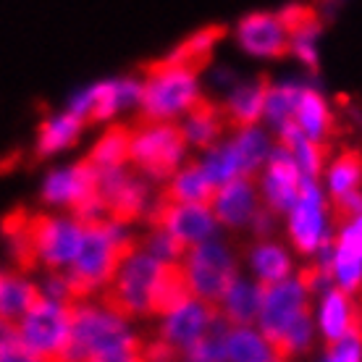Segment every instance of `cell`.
Returning <instances> with one entry per match:
<instances>
[{
    "instance_id": "obj_21",
    "label": "cell",
    "mask_w": 362,
    "mask_h": 362,
    "mask_svg": "<svg viewBox=\"0 0 362 362\" xmlns=\"http://www.w3.org/2000/svg\"><path fill=\"white\" fill-rule=\"evenodd\" d=\"M226 136L236 153L239 171H242V176H250V179H257V173L263 171L268 158H271L276 145H279L276 134L265 124L231 127L226 132Z\"/></svg>"
},
{
    "instance_id": "obj_3",
    "label": "cell",
    "mask_w": 362,
    "mask_h": 362,
    "mask_svg": "<svg viewBox=\"0 0 362 362\" xmlns=\"http://www.w3.org/2000/svg\"><path fill=\"white\" fill-rule=\"evenodd\" d=\"M142 76L118 74L82 84L69 95L66 108L82 116L87 124H116L121 116L139 113L142 108Z\"/></svg>"
},
{
    "instance_id": "obj_33",
    "label": "cell",
    "mask_w": 362,
    "mask_h": 362,
    "mask_svg": "<svg viewBox=\"0 0 362 362\" xmlns=\"http://www.w3.org/2000/svg\"><path fill=\"white\" fill-rule=\"evenodd\" d=\"M250 265H252L255 276L260 281V286H273L279 281H286L291 271V260L286 250L276 242L260 239L250 252Z\"/></svg>"
},
{
    "instance_id": "obj_31",
    "label": "cell",
    "mask_w": 362,
    "mask_h": 362,
    "mask_svg": "<svg viewBox=\"0 0 362 362\" xmlns=\"http://www.w3.org/2000/svg\"><path fill=\"white\" fill-rule=\"evenodd\" d=\"M263 297H265L263 286H255L250 281H236L234 286H231V291L226 294V299H223V305H221V313L228 320V326L247 328L260 317Z\"/></svg>"
},
{
    "instance_id": "obj_5",
    "label": "cell",
    "mask_w": 362,
    "mask_h": 362,
    "mask_svg": "<svg viewBox=\"0 0 362 362\" xmlns=\"http://www.w3.org/2000/svg\"><path fill=\"white\" fill-rule=\"evenodd\" d=\"M71 308V346L64 362H84L98 354H108L116 349H127L139 339L129 331L127 320L110 313L105 305H69Z\"/></svg>"
},
{
    "instance_id": "obj_20",
    "label": "cell",
    "mask_w": 362,
    "mask_h": 362,
    "mask_svg": "<svg viewBox=\"0 0 362 362\" xmlns=\"http://www.w3.org/2000/svg\"><path fill=\"white\" fill-rule=\"evenodd\" d=\"M294 127L302 132L305 136L315 139L320 145H326L328 139L336 132V113L331 100L326 98V92L320 90L313 79H310L297 100V110H294Z\"/></svg>"
},
{
    "instance_id": "obj_17",
    "label": "cell",
    "mask_w": 362,
    "mask_h": 362,
    "mask_svg": "<svg viewBox=\"0 0 362 362\" xmlns=\"http://www.w3.org/2000/svg\"><path fill=\"white\" fill-rule=\"evenodd\" d=\"M260 187L257 179L250 176H239V179L226 181L223 187H218L216 197H213V213H216L218 223L226 228H250L255 213L260 210Z\"/></svg>"
},
{
    "instance_id": "obj_32",
    "label": "cell",
    "mask_w": 362,
    "mask_h": 362,
    "mask_svg": "<svg viewBox=\"0 0 362 362\" xmlns=\"http://www.w3.org/2000/svg\"><path fill=\"white\" fill-rule=\"evenodd\" d=\"M320 21L308 13L299 18L297 24H291V40H289V58L302 69V71L313 74L320 66Z\"/></svg>"
},
{
    "instance_id": "obj_43",
    "label": "cell",
    "mask_w": 362,
    "mask_h": 362,
    "mask_svg": "<svg viewBox=\"0 0 362 362\" xmlns=\"http://www.w3.org/2000/svg\"><path fill=\"white\" fill-rule=\"evenodd\" d=\"M328 352L326 362H362V341L357 336H346L339 344H334Z\"/></svg>"
},
{
    "instance_id": "obj_2",
    "label": "cell",
    "mask_w": 362,
    "mask_h": 362,
    "mask_svg": "<svg viewBox=\"0 0 362 362\" xmlns=\"http://www.w3.org/2000/svg\"><path fill=\"white\" fill-rule=\"evenodd\" d=\"M142 84H145V92H142L139 118H150V121L179 124L194 105L205 100L202 69L173 61L168 55L142 74Z\"/></svg>"
},
{
    "instance_id": "obj_41",
    "label": "cell",
    "mask_w": 362,
    "mask_h": 362,
    "mask_svg": "<svg viewBox=\"0 0 362 362\" xmlns=\"http://www.w3.org/2000/svg\"><path fill=\"white\" fill-rule=\"evenodd\" d=\"M3 362H40L29 349L13 323H3Z\"/></svg>"
},
{
    "instance_id": "obj_23",
    "label": "cell",
    "mask_w": 362,
    "mask_h": 362,
    "mask_svg": "<svg viewBox=\"0 0 362 362\" xmlns=\"http://www.w3.org/2000/svg\"><path fill=\"white\" fill-rule=\"evenodd\" d=\"M194 294L189 271L179 260H163L160 273L155 279L153 297H150V315H171L184 305H189Z\"/></svg>"
},
{
    "instance_id": "obj_25",
    "label": "cell",
    "mask_w": 362,
    "mask_h": 362,
    "mask_svg": "<svg viewBox=\"0 0 362 362\" xmlns=\"http://www.w3.org/2000/svg\"><path fill=\"white\" fill-rule=\"evenodd\" d=\"M310 82L308 71L302 74H284L279 79L268 82L265 92V110L263 124L271 129L273 134H279L284 127H289L294 121V110H297V100L302 87Z\"/></svg>"
},
{
    "instance_id": "obj_39",
    "label": "cell",
    "mask_w": 362,
    "mask_h": 362,
    "mask_svg": "<svg viewBox=\"0 0 362 362\" xmlns=\"http://www.w3.org/2000/svg\"><path fill=\"white\" fill-rule=\"evenodd\" d=\"M139 247H145V252L155 255L158 260H181L192 250L187 242H181L168 228H150V234L145 239H139Z\"/></svg>"
},
{
    "instance_id": "obj_11",
    "label": "cell",
    "mask_w": 362,
    "mask_h": 362,
    "mask_svg": "<svg viewBox=\"0 0 362 362\" xmlns=\"http://www.w3.org/2000/svg\"><path fill=\"white\" fill-rule=\"evenodd\" d=\"M328 221H331V199L317 179H305L299 199L289 210V239L302 255L317 252L328 245Z\"/></svg>"
},
{
    "instance_id": "obj_38",
    "label": "cell",
    "mask_w": 362,
    "mask_h": 362,
    "mask_svg": "<svg viewBox=\"0 0 362 362\" xmlns=\"http://www.w3.org/2000/svg\"><path fill=\"white\" fill-rule=\"evenodd\" d=\"M223 326H228V320L223 317V313L213 320V326H210L208 336L197 341V344L192 346L189 352H184V360L181 362H226V336L221 334Z\"/></svg>"
},
{
    "instance_id": "obj_27",
    "label": "cell",
    "mask_w": 362,
    "mask_h": 362,
    "mask_svg": "<svg viewBox=\"0 0 362 362\" xmlns=\"http://www.w3.org/2000/svg\"><path fill=\"white\" fill-rule=\"evenodd\" d=\"M87 160L98 171L129 165L132 163V129L121 127V124H105V129L92 142Z\"/></svg>"
},
{
    "instance_id": "obj_12",
    "label": "cell",
    "mask_w": 362,
    "mask_h": 362,
    "mask_svg": "<svg viewBox=\"0 0 362 362\" xmlns=\"http://www.w3.org/2000/svg\"><path fill=\"white\" fill-rule=\"evenodd\" d=\"M29 234L40 255V265L45 271H61L64 265L74 263L82 247L84 223L76 218H55L47 213L29 216Z\"/></svg>"
},
{
    "instance_id": "obj_7",
    "label": "cell",
    "mask_w": 362,
    "mask_h": 362,
    "mask_svg": "<svg viewBox=\"0 0 362 362\" xmlns=\"http://www.w3.org/2000/svg\"><path fill=\"white\" fill-rule=\"evenodd\" d=\"M21 341L35 352L40 362H64L71 346V308L45 297L13 323Z\"/></svg>"
},
{
    "instance_id": "obj_14",
    "label": "cell",
    "mask_w": 362,
    "mask_h": 362,
    "mask_svg": "<svg viewBox=\"0 0 362 362\" xmlns=\"http://www.w3.org/2000/svg\"><path fill=\"white\" fill-rule=\"evenodd\" d=\"M302 184H305V173L299 171L294 155L284 145H276L265 168L257 173V187H260L263 202L276 216H289V210L299 199Z\"/></svg>"
},
{
    "instance_id": "obj_9",
    "label": "cell",
    "mask_w": 362,
    "mask_h": 362,
    "mask_svg": "<svg viewBox=\"0 0 362 362\" xmlns=\"http://www.w3.org/2000/svg\"><path fill=\"white\" fill-rule=\"evenodd\" d=\"M187 271L192 286L202 302L221 308L236 281V257L223 242H202L187 255Z\"/></svg>"
},
{
    "instance_id": "obj_18",
    "label": "cell",
    "mask_w": 362,
    "mask_h": 362,
    "mask_svg": "<svg viewBox=\"0 0 362 362\" xmlns=\"http://www.w3.org/2000/svg\"><path fill=\"white\" fill-rule=\"evenodd\" d=\"M218 315H221V308H216V305H208L202 299L189 302L171 315H165V320L158 328V336H163L165 341L179 346L181 352H189L192 346L208 336L210 326Z\"/></svg>"
},
{
    "instance_id": "obj_26",
    "label": "cell",
    "mask_w": 362,
    "mask_h": 362,
    "mask_svg": "<svg viewBox=\"0 0 362 362\" xmlns=\"http://www.w3.org/2000/svg\"><path fill=\"white\" fill-rule=\"evenodd\" d=\"M218 187L210 181V176L205 173V168L199 165V160H187L179 171L173 173L171 179L165 181L163 197H168L171 202H194V205H213Z\"/></svg>"
},
{
    "instance_id": "obj_37",
    "label": "cell",
    "mask_w": 362,
    "mask_h": 362,
    "mask_svg": "<svg viewBox=\"0 0 362 362\" xmlns=\"http://www.w3.org/2000/svg\"><path fill=\"white\" fill-rule=\"evenodd\" d=\"M310 341H313V313L308 310V313H302V315L281 334V339H276L271 344L273 357H279V360L294 357V354H299L302 349H308Z\"/></svg>"
},
{
    "instance_id": "obj_4",
    "label": "cell",
    "mask_w": 362,
    "mask_h": 362,
    "mask_svg": "<svg viewBox=\"0 0 362 362\" xmlns=\"http://www.w3.org/2000/svg\"><path fill=\"white\" fill-rule=\"evenodd\" d=\"M189 145L173 121L142 118L132 129V165L150 181H168L187 163Z\"/></svg>"
},
{
    "instance_id": "obj_28",
    "label": "cell",
    "mask_w": 362,
    "mask_h": 362,
    "mask_svg": "<svg viewBox=\"0 0 362 362\" xmlns=\"http://www.w3.org/2000/svg\"><path fill=\"white\" fill-rule=\"evenodd\" d=\"M320 181L326 187L328 199H339L349 192L362 189V153L346 147V150L331 155Z\"/></svg>"
},
{
    "instance_id": "obj_16",
    "label": "cell",
    "mask_w": 362,
    "mask_h": 362,
    "mask_svg": "<svg viewBox=\"0 0 362 362\" xmlns=\"http://www.w3.org/2000/svg\"><path fill=\"white\" fill-rule=\"evenodd\" d=\"M263 310H260V328L268 344H273L281 334L297 320L302 313L310 310V291L297 281H279L273 286H263Z\"/></svg>"
},
{
    "instance_id": "obj_44",
    "label": "cell",
    "mask_w": 362,
    "mask_h": 362,
    "mask_svg": "<svg viewBox=\"0 0 362 362\" xmlns=\"http://www.w3.org/2000/svg\"><path fill=\"white\" fill-rule=\"evenodd\" d=\"M279 362H281V360H279Z\"/></svg>"
},
{
    "instance_id": "obj_35",
    "label": "cell",
    "mask_w": 362,
    "mask_h": 362,
    "mask_svg": "<svg viewBox=\"0 0 362 362\" xmlns=\"http://www.w3.org/2000/svg\"><path fill=\"white\" fill-rule=\"evenodd\" d=\"M221 29L218 27H208V29H199L194 35H189L181 45H176L168 53V58L173 61H181V64H189L197 66V69H205L208 66V58L213 55V50L221 42Z\"/></svg>"
},
{
    "instance_id": "obj_15",
    "label": "cell",
    "mask_w": 362,
    "mask_h": 362,
    "mask_svg": "<svg viewBox=\"0 0 362 362\" xmlns=\"http://www.w3.org/2000/svg\"><path fill=\"white\" fill-rule=\"evenodd\" d=\"M98 181L100 171L84 158L79 163H69V165H58L47 173L42 187H40V199L45 205H53V208H69L76 210L84 199H90L92 194H98Z\"/></svg>"
},
{
    "instance_id": "obj_24",
    "label": "cell",
    "mask_w": 362,
    "mask_h": 362,
    "mask_svg": "<svg viewBox=\"0 0 362 362\" xmlns=\"http://www.w3.org/2000/svg\"><path fill=\"white\" fill-rule=\"evenodd\" d=\"M179 129H181V134H184V139H187L189 150L202 153V150L213 147L216 142H221L231 127H228L226 116H223L221 103L202 100L199 105H194L187 116L181 118Z\"/></svg>"
},
{
    "instance_id": "obj_36",
    "label": "cell",
    "mask_w": 362,
    "mask_h": 362,
    "mask_svg": "<svg viewBox=\"0 0 362 362\" xmlns=\"http://www.w3.org/2000/svg\"><path fill=\"white\" fill-rule=\"evenodd\" d=\"M273 354L265 336H257L250 328H234L226 336V360L228 362H268Z\"/></svg>"
},
{
    "instance_id": "obj_29",
    "label": "cell",
    "mask_w": 362,
    "mask_h": 362,
    "mask_svg": "<svg viewBox=\"0 0 362 362\" xmlns=\"http://www.w3.org/2000/svg\"><path fill=\"white\" fill-rule=\"evenodd\" d=\"M47 294L37 284L27 281L21 273H3L0 284V310H3V323H18L29 310L40 305Z\"/></svg>"
},
{
    "instance_id": "obj_42",
    "label": "cell",
    "mask_w": 362,
    "mask_h": 362,
    "mask_svg": "<svg viewBox=\"0 0 362 362\" xmlns=\"http://www.w3.org/2000/svg\"><path fill=\"white\" fill-rule=\"evenodd\" d=\"M336 250L346 255H354L362 260V216H357L352 223L339 228V239H336Z\"/></svg>"
},
{
    "instance_id": "obj_13",
    "label": "cell",
    "mask_w": 362,
    "mask_h": 362,
    "mask_svg": "<svg viewBox=\"0 0 362 362\" xmlns=\"http://www.w3.org/2000/svg\"><path fill=\"white\" fill-rule=\"evenodd\" d=\"M147 226L150 228H168L181 242L189 247L208 242L216 234L218 218L210 205H194V202H171L168 197L158 194L153 208L147 210Z\"/></svg>"
},
{
    "instance_id": "obj_22",
    "label": "cell",
    "mask_w": 362,
    "mask_h": 362,
    "mask_svg": "<svg viewBox=\"0 0 362 362\" xmlns=\"http://www.w3.org/2000/svg\"><path fill=\"white\" fill-rule=\"evenodd\" d=\"M265 92L268 82L257 76H242L239 82L221 95V108L226 116L228 127H250V124H263L265 110Z\"/></svg>"
},
{
    "instance_id": "obj_30",
    "label": "cell",
    "mask_w": 362,
    "mask_h": 362,
    "mask_svg": "<svg viewBox=\"0 0 362 362\" xmlns=\"http://www.w3.org/2000/svg\"><path fill=\"white\" fill-rule=\"evenodd\" d=\"M320 328L326 336V349L352 336L354 328V297L346 289H331L320 308Z\"/></svg>"
},
{
    "instance_id": "obj_19",
    "label": "cell",
    "mask_w": 362,
    "mask_h": 362,
    "mask_svg": "<svg viewBox=\"0 0 362 362\" xmlns=\"http://www.w3.org/2000/svg\"><path fill=\"white\" fill-rule=\"evenodd\" d=\"M87 121L82 116H76L74 110L64 105L61 110L47 113L35 132V153L37 158H55V155L66 153L71 147L79 145Z\"/></svg>"
},
{
    "instance_id": "obj_6",
    "label": "cell",
    "mask_w": 362,
    "mask_h": 362,
    "mask_svg": "<svg viewBox=\"0 0 362 362\" xmlns=\"http://www.w3.org/2000/svg\"><path fill=\"white\" fill-rule=\"evenodd\" d=\"M163 260H158L150 252L136 250L127 263L121 265L116 279L108 286H103L100 305H105L110 313L121 315L124 320L136 315H150V297H153L155 279L160 273Z\"/></svg>"
},
{
    "instance_id": "obj_8",
    "label": "cell",
    "mask_w": 362,
    "mask_h": 362,
    "mask_svg": "<svg viewBox=\"0 0 362 362\" xmlns=\"http://www.w3.org/2000/svg\"><path fill=\"white\" fill-rule=\"evenodd\" d=\"M231 40L242 55L268 64L289 55L291 27L281 11H252L234 24Z\"/></svg>"
},
{
    "instance_id": "obj_10",
    "label": "cell",
    "mask_w": 362,
    "mask_h": 362,
    "mask_svg": "<svg viewBox=\"0 0 362 362\" xmlns=\"http://www.w3.org/2000/svg\"><path fill=\"white\" fill-rule=\"evenodd\" d=\"M98 189L108 205V218L121 226H132L134 221L145 218L155 202L150 179L136 171L132 163L100 171Z\"/></svg>"
},
{
    "instance_id": "obj_40",
    "label": "cell",
    "mask_w": 362,
    "mask_h": 362,
    "mask_svg": "<svg viewBox=\"0 0 362 362\" xmlns=\"http://www.w3.org/2000/svg\"><path fill=\"white\" fill-rule=\"evenodd\" d=\"M202 76H205V90H213L218 98H221V95H226L245 74L236 71L231 64H210L208 69H202Z\"/></svg>"
},
{
    "instance_id": "obj_1",
    "label": "cell",
    "mask_w": 362,
    "mask_h": 362,
    "mask_svg": "<svg viewBox=\"0 0 362 362\" xmlns=\"http://www.w3.org/2000/svg\"><path fill=\"white\" fill-rule=\"evenodd\" d=\"M136 247L139 239L129 236L127 228L110 218L84 223L82 247L74 257L71 271H66L71 305L87 299L100 286H108L121 271V265L136 252Z\"/></svg>"
},
{
    "instance_id": "obj_34",
    "label": "cell",
    "mask_w": 362,
    "mask_h": 362,
    "mask_svg": "<svg viewBox=\"0 0 362 362\" xmlns=\"http://www.w3.org/2000/svg\"><path fill=\"white\" fill-rule=\"evenodd\" d=\"M197 160L216 187H223L226 181L242 176L239 160H236V153H234V147H231V142H228V136H223L221 142H216V145L208 147V150L197 153Z\"/></svg>"
}]
</instances>
